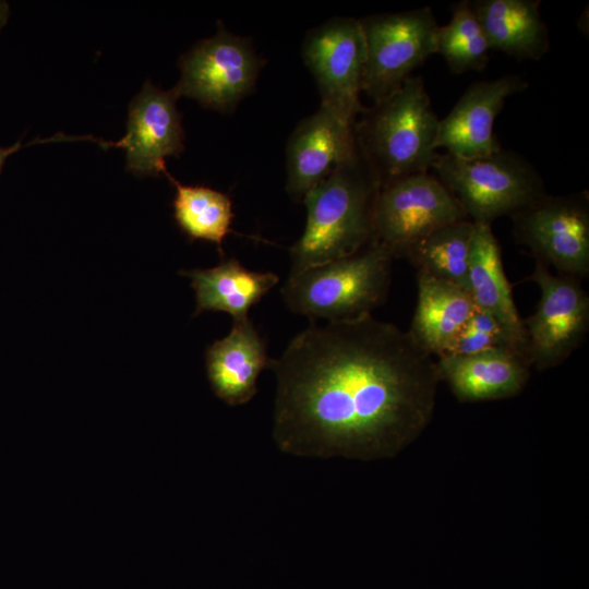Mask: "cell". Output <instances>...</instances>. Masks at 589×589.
<instances>
[{
	"mask_svg": "<svg viewBox=\"0 0 589 589\" xmlns=\"http://www.w3.org/2000/svg\"><path fill=\"white\" fill-rule=\"evenodd\" d=\"M269 369L274 443L305 458L395 457L429 426L441 382L408 330L372 314L311 324Z\"/></svg>",
	"mask_w": 589,
	"mask_h": 589,
	"instance_id": "6da1fadb",
	"label": "cell"
},
{
	"mask_svg": "<svg viewBox=\"0 0 589 589\" xmlns=\"http://www.w3.org/2000/svg\"><path fill=\"white\" fill-rule=\"evenodd\" d=\"M380 189L357 144L352 156L304 196L306 223L289 249L290 273L350 256L372 243Z\"/></svg>",
	"mask_w": 589,
	"mask_h": 589,
	"instance_id": "7a4b0ae2",
	"label": "cell"
},
{
	"mask_svg": "<svg viewBox=\"0 0 589 589\" xmlns=\"http://www.w3.org/2000/svg\"><path fill=\"white\" fill-rule=\"evenodd\" d=\"M438 122L420 76L409 77L361 112L354 122L357 144L381 187L432 168L438 155L434 147Z\"/></svg>",
	"mask_w": 589,
	"mask_h": 589,
	"instance_id": "3957f363",
	"label": "cell"
},
{
	"mask_svg": "<svg viewBox=\"0 0 589 589\" xmlns=\"http://www.w3.org/2000/svg\"><path fill=\"white\" fill-rule=\"evenodd\" d=\"M392 252L373 241L357 253L290 273L281 288L287 308L312 320H352L384 303L390 280Z\"/></svg>",
	"mask_w": 589,
	"mask_h": 589,
	"instance_id": "277c9868",
	"label": "cell"
},
{
	"mask_svg": "<svg viewBox=\"0 0 589 589\" xmlns=\"http://www.w3.org/2000/svg\"><path fill=\"white\" fill-rule=\"evenodd\" d=\"M434 176L472 223L491 225L533 205L546 195L536 168L518 153L500 151L477 158L438 154Z\"/></svg>",
	"mask_w": 589,
	"mask_h": 589,
	"instance_id": "5b68a950",
	"label": "cell"
},
{
	"mask_svg": "<svg viewBox=\"0 0 589 589\" xmlns=\"http://www.w3.org/2000/svg\"><path fill=\"white\" fill-rule=\"evenodd\" d=\"M360 23L365 40L362 92L376 104L436 53L440 25L430 7L373 14Z\"/></svg>",
	"mask_w": 589,
	"mask_h": 589,
	"instance_id": "8992f818",
	"label": "cell"
},
{
	"mask_svg": "<svg viewBox=\"0 0 589 589\" xmlns=\"http://www.w3.org/2000/svg\"><path fill=\"white\" fill-rule=\"evenodd\" d=\"M264 63L250 38L227 31L219 22L213 36L180 58L181 77L173 88L179 97L227 112L252 92Z\"/></svg>",
	"mask_w": 589,
	"mask_h": 589,
	"instance_id": "52a82bcc",
	"label": "cell"
},
{
	"mask_svg": "<svg viewBox=\"0 0 589 589\" xmlns=\"http://www.w3.org/2000/svg\"><path fill=\"white\" fill-rule=\"evenodd\" d=\"M527 277L540 290L536 312L522 320L530 366L544 371L563 363L585 340L589 329V297L581 280L553 274L534 261Z\"/></svg>",
	"mask_w": 589,
	"mask_h": 589,
	"instance_id": "ba28073f",
	"label": "cell"
},
{
	"mask_svg": "<svg viewBox=\"0 0 589 589\" xmlns=\"http://www.w3.org/2000/svg\"><path fill=\"white\" fill-rule=\"evenodd\" d=\"M516 241L527 247L534 261L557 274L582 280L589 275L588 192L545 195L510 216Z\"/></svg>",
	"mask_w": 589,
	"mask_h": 589,
	"instance_id": "9c48e42d",
	"label": "cell"
},
{
	"mask_svg": "<svg viewBox=\"0 0 589 589\" xmlns=\"http://www.w3.org/2000/svg\"><path fill=\"white\" fill-rule=\"evenodd\" d=\"M467 214L449 191L428 172L408 176L381 187L374 215V241L395 259L432 231Z\"/></svg>",
	"mask_w": 589,
	"mask_h": 589,
	"instance_id": "30bf717a",
	"label": "cell"
},
{
	"mask_svg": "<svg viewBox=\"0 0 589 589\" xmlns=\"http://www.w3.org/2000/svg\"><path fill=\"white\" fill-rule=\"evenodd\" d=\"M302 59L316 82L321 105L356 122L365 109L360 101L365 65L360 20L336 16L309 31Z\"/></svg>",
	"mask_w": 589,
	"mask_h": 589,
	"instance_id": "8fae6325",
	"label": "cell"
},
{
	"mask_svg": "<svg viewBox=\"0 0 589 589\" xmlns=\"http://www.w3.org/2000/svg\"><path fill=\"white\" fill-rule=\"evenodd\" d=\"M175 88L163 91L146 82L129 107L125 135L109 146L125 149L127 170L136 176L158 177L169 156L184 149V131Z\"/></svg>",
	"mask_w": 589,
	"mask_h": 589,
	"instance_id": "7c38bea8",
	"label": "cell"
},
{
	"mask_svg": "<svg viewBox=\"0 0 589 589\" xmlns=\"http://www.w3.org/2000/svg\"><path fill=\"white\" fill-rule=\"evenodd\" d=\"M354 122L320 105L291 132L286 146V191L297 202L352 156Z\"/></svg>",
	"mask_w": 589,
	"mask_h": 589,
	"instance_id": "4fadbf2b",
	"label": "cell"
},
{
	"mask_svg": "<svg viewBox=\"0 0 589 589\" xmlns=\"http://www.w3.org/2000/svg\"><path fill=\"white\" fill-rule=\"evenodd\" d=\"M529 83L516 74L471 84L446 117L440 119L434 147L459 158H477L500 151L494 121L505 101Z\"/></svg>",
	"mask_w": 589,
	"mask_h": 589,
	"instance_id": "5bb4252c",
	"label": "cell"
},
{
	"mask_svg": "<svg viewBox=\"0 0 589 589\" xmlns=\"http://www.w3.org/2000/svg\"><path fill=\"white\" fill-rule=\"evenodd\" d=\"M435 361L441 382L460 402L514 397L526 386L531 368L527 358L513 348L443 356Z\"/></svg>",
	"mask_w": 589,
	"mask_h": 589,
	"instance_id": "9a60e30c",
	"label": "cell"
},
{
	"mask_svg": "<svg viewBox=\"0 0 589 589\" xmlns=\"http://www.w3.org/2000/svg\"><path fill=\"white\" fill-rule=\"evenodd\" d=\"M272 360L265 340L250 318L235 321L229 334L206 349V374L214 394L237 407L257 393V380Z\"/></svg>",
	"mask_w": 589,
	"mask_h": 589,
	"instance_id": "2e32d148",
	"label": "cell"
},
{
	"mask_svg": "<svg viewBox=\"0 0 589 589\" xmlns=\"http://www.w3.org/2000/svg\"><path fill=\"white\" fill-rule=\"evenodd\" d=\"M473 224L466 289L473 304L491 314L526 354L524 322L504 272L500 243L491 225Z\"/></svg>",
	"mask_w": 589,
	"mask_h": 589,
	"instance_id": "e0dca14e",
	"label": "cell"
},
{
	"mask_svg": "<svg viewBox=\"0 0 589 589\" xmlns=\"http://www.w3.org/2000/svg\"><path fill=\"white\" fill-rule=\"evenodd\" d=\"M418 299L408 333L432 357L444 356L476 305L462 287L417 273Z\"/></svg>",
	"mask_w": 589,
	"mask_h": 589,
	"instance_id": "ac0fdd59",
	"label": "cell"
},
{
	"mask_svg": "<svg viewBox=\"0 0 589 589\" xmlns=\"http://www.w3.org/2000/svg\"><path fill=\"white\" fill-rule=\"evenodd\" d=\"M180 274L190 278L194 289V315L206 311L225 312L233 322L249 318L251 308L279 281L275 273L250 271L236 257H221L214 267L181 271Z\"/></svg>",
	"mask_w": 589,
	"mask_h": 589,
	"instance_id": "d6986e66",
	"label": "cell"
},
{
	"mask_svg": "<svg viewBox=\"0 0 589 589\" xmlns=\"http://www.w3.org/2000/svg\"><path fill=\"white\" fill-rule=\"evenodd\" d=\"M471 5L491 50L517 60H539L550 49L538 0H477Z\"/></svg>",
	"mask_w": 589,
	"mask_h": 589,
	"instance_id": "ffe728a7",
	"label": "cell"
},
{
	"mask_svg": "<svg viewBox=\"0 0 589 589\" xmlns=\"http://www.w3.org/2000/svg\"><path fill=\"white\" fill-rule=\"evenodd\" d=\"M163 173L173 184V217L191 240H203L217 245L225 257L223 242L231 232L235 217L232 202L228 194L205 185H185L177 181L165 168Z\"/></svg>",
	"mask_w": 589,
	"mask_h": 589,
	"instance_id": "44dd1931",
	"label": "cell"
},
{
	"mask_svg": "<svg viewBox=\"0 0 589 589\" xmlns=\"http://www.w3.org/2000/svg\"><path fill=\"white\" fill-rule=\"evenodd\" d=\"M473 227L469 219L443 226L410 245L401 259L408 260L417 273L466 289Z\"/></svg>",
	"mask_w": 589,
	"mask_h": 589,
	"instance_id": "7402d4cb",
	"label": "cell"
},
{
	"mask_svg": "<svg viewBox=\"0 0 589 589\" xmlns=\"http://www.w3.org/2000/svg\"><path fill=\"white\" fill-rule=\"evenodd\" d=\"M491 47L471 5L459 1L452 8L450 21L440 26L436 53L441 55L454 74L482 71L489 61Z\"/></svg>",
	"mask_w": 589,
	"mask_h": 589,
	"instance_id": "603a6c76",
	"label": "cell"
},
{
	"mask_svg": "<svg viewBox=\"0 0 589 589\" xmlns=\"http://www.w3.org/2000/svg\"><path fill=\"white\" fill-rule=\"evenodd\" d=\"M498 348H513L526 357L510 334L491 314L476 306L444 356L472 354Z\"/></svg>",
	"mask_w": 589,
	"mask_h": 589,
	"instance_id": "cb8c5ba5",
	"label": "cell"
},
{
	"mask_svg": "<svg viewBox=\"0 0 589 589\" xmlns=\"http://www.w3.org/2000/svg\"><path fill=\"white\" fill-rule=\"evenodd\" d=\"M22 146L23 145L21 144V141H19L17 143L12 145L11 147L0 148V172H1L2 166L4 165L5 159L8 158V156H10L14 152L19 151Z\"/></svg>",
	"mask_w": 589,
	"mask_h": 589,
	"instance_id": "d4e9b609",
	"label": "cell"
},
{
	"mask_svg": "<svg viewBox=\"0 0 589 589\" xmlns=\"http://www.w3.org/2000/svg\"><path fill=\"white\" fill-rule=\"evenodd\" d=\"M9 15V5L5 1H0V29L7 22Z\"/></svg>",
	"mask_w": 589,
	"mask_h": 589,
	"instance_id": "484cf974",
	"label": "cell"
}]
</instances>
